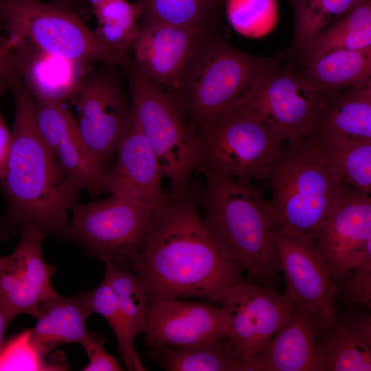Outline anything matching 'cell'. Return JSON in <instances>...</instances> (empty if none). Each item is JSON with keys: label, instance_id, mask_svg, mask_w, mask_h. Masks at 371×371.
Returning a JSON list of instances; mask_svg holds the SVG:
<instances>
[{"label": "cell", "instance_id": "1", "mask_svg": "<svg viewBox=\"0 0 371 371\" xmlns=\"http://www.w3.org/2000/svg\"><path fill=\"white\" fill-rule=\"evenodd\" d=\"M128 269L144 286L151 306L192 297L218 305L222 293L243 280L245 272L212 242L192 189L170 196Z\"/></svg>", "mask_w": 371, "mask_h": 371}, {"label": "cell", "instance_id": "2", "mask_svg": "<svg viewBox=\"0 0 371 371\" xmlns=\"http://www.w3.org/2000/svg\"><path fill=\"white\" fill-rule=\"evenodd\" d=\"M7 85L15 109L8 168L0 179L7 238L30 229L65 240L80 191L60 171L41 135L33 96L16 77Z\"/></svg>", "mask_w": 371, "mask_h": 371}, {"label": "cell", "instance_id": "3", "mask_svg": "<svg viewBox=\"0 0 371 371\" xmlns=\"http://www.w3.org/2000/svg\"><path fill=\"white\" fill-rule=\"evenodd\" d=\"M196 194L205 228L218 249L252 280L270 286L280 271L273 232L276 223L262 190L253 183L200 169Z\"/></svg>", "mask_w": 371, "mask_h": 371}, {"label": "cell", "instance_id": "4", "mask_svg": "<svg viewBox=\"0 0 371 371\" xmlns=\"http://www.w3.org/2000/svg\"><path fill=\"white\" fill-rule=\"evenodd\" d=\"M267 180L276 224L315 238L349 186L322 150L305 139L283 146Z\"/></svg>", "mask_w": 371, "mask_h": 371}, {"label": "cell", "instance_id": "5", "mask_svg": "<svg viewBox=\"0 0 371 371\" xmlns=\"http://www.w3.org/2000/svg\"><path fill=\"white\" fill-rule=\"evenodd\" d=\"M280 58L241 52L212 34L201 39L169 93L197 131L247 94Z\"/></svg>", "mask_w": 371, "mask_h": 371}, {"label": "cell", "instance_id": "6", "mask_svg": "<svg viewBox=\"0 0 371 371\" xmlns=\"http://www.w3.org/2000/svg\"><path fill=\"white\" fill-rule=\"evenodd\" d=\"M128 80L134 120L148 139L167 179L171 196L192 190L201 159L198 133L172 95L137 69L131 57L122 67Z\"/></svg>", "mask_w": 371, "mask_h": 371}, {"label": "cell", "instance_id": "7", "mask_svg": "<svg viewBox=\"0 0 371 371\" xmlns=\"http://www.w3.org/2000/svg\"><path fill=\"white\" fill-rule=\"evenodd\" d=\"M0 27L13 47L31 44L87 67L93 63L120 68L129 56L103 44L72 8L41 0H0Z\"/></svg>", "mask_w": 371, "mask_h": 371}, {"label": "cell", "instance_id": "8", "mask_svg": "<svg viewBox=\"0 0 371 371\" xmlns=\"http://www.w3.org/2000/svg\"><path fill=\"white\" fill-rule=\"evenodd\" d=\"M162 207L115 194L87 203L77 202L71 210L65 240L104 263L128 269L144 246Z\"/></svg>", "mask_w": 371, "mask_h": 371}, {"label": "cell", "instance_id": "9", "mask_svg": "<svg viewBox=\"0 0 371 371\" xmlns=\"http://www.w3.org/2000/svg\"><path fill=\"white\" fill-rule=\"evenodd\" d=\"M200 169L253 183L267 180L284 142L253 117L230 108L198 131Z\"/></svg>", "mask_w": 371, "mask_h": 371}, {"label": "cell", "instance_id": "10", "mask_svg": "<svg viewBox=\"0 0 371 371\" xmlns=\"http://www.w3.org/2000/svg\"><path fill=\"white\" fill-rule=\"evenodd\" d=\"M328 94L311 85L300 72L280 68L278 63L230 108L256 119L283 142L293 143L306 138Z\"/></svg>", "mask_w": 371, "mask_h": 371}, {"label": "cell", "instance_id": "11", "mask_svg": "<svg viewBox=\"0 0 371 371\" xmlns=\"http://www.w3.org/2000/svg\"><path fill=\"white\" fill-rule=\"evenodd\" d=\"M119 68L102 64L87 69L71 100L82 137L106 171L134 122Z\"/></svg>", "mask_w": 371, "mask_h": 371}, {"label": "cell", "instance_id": "12", "mask_svg": "<svg viewBox=\"0 0 371 371\" xmlns=\"http://www.w3.org/2000/svg\"><path fill=\"white\" fill-rule=\"evenodd\" d=\"M235 352L248 364L284 327L296 307L271 286L244 278L218 300Z\"/></svg>", "mask_w": 371, "mask_h": 371}, {"label": "cell", "instance_id": "13", "mask_svg": "<svg viewBox=\"0 0 371 371\" xmlns=\"http://www.w3.org/2000/svg\"><path fill=\"white\" fill-rule=\"evenodd\" d=\"M273 238L284 276L285 295L320 325L333 324L337 315L335 286L315 247V238L276 224Z\"/></svg>", "mask_w": 371, "mask_h": 371}, {"label": "cell", "instance_id": "14", "mask_svg": "<svg viewBox=\"0 0 371 371\" xmlns=\"http://www.w3.org/2000/svg\"><path fill=\"white\" fill-rule=\"evenodd\" d=\"M19 234L14 251L0 256V310L10 323L21 314L36 318L40 304L58 294L51 283L56 268L43 255L45 236L30 229Z\"/></svg>", "mask_w": 371, "mask_h": 371}, {"label": "cell", "instance_id": "15", "mask_svg": "<svg viewBox=\"0 0 371 371\" xmlns=\"http://www.w3.org/2000/svg\"><path fill=\"white\" fill-rule=\"evenodd\" d=\"M35 104L39 132L63 174L79 191L104 193L106 171L86 144L65 102L35 100Z\"/></svg>", "mask_w": 371, "mask_h": 371}, {"label": "cell", "instance_id": "16", "mask_svg": "<svg viewBox=\"0 0 371 371\" xmlns=\"http://www.w3.org/2000/svg\"><path fill=\"white\" fill-rule=\"evenodd\" d=\"M144 333L148 349L183 347L229 337L218 305L188 299L153 304Z\"/></svg>", "mask_w": 371, "mask_h": 371}, {"label": "cell", "instance_id": "17", "mask_svg": "<svg viewBox=\"0 0 371 371\" xmlns=\"http://www.w3.org/2000/svg\"><path fill=\"white\" fill-rule=\"evenodd\" d=\"M371 244V198L348 186L338 208L323 223L315 247L330 277Z\"/></svg>", "mask_w": 371, "mask_h": 371}, {"label": "cell", "instance_id": "18", "mask_svg": "<svg viewBox=\"0 0 371 371\" xmlns=\"http://www.w3.org/2000/svg\"><path fill=\"white\" fill-rule=\"evenodd\" d=\"M164 178L150 144L134 120L117 148L113 166L106 173L104 192L161 208L170 199L162 187Z\"/></svg>", "mask_w": 371, "mask_h": 371}, {"label": "cell", "instance_id": "19", "mask_svg": "<svg viewBox=\"0 0 371 371\" xmlns=\"http://www.w3.org/2000/svg\"><path fill=\"white\" fill-rule=\"evenodd\" d=\"M203 36L170 25L139 26L131 58L142 75L171 93Z\"/></svg>", "mask_w": 371, "mask_h": 371}, {"label": "cell", "instance_id": "20", "mask_svg": "<svg viewBox=\"0 0 371 371\" xmlns=\"http://www.w3.org/2000/svg\"><path fill=\"white\" fill-rule=\"evenodd\" d=\"M305 140L324 150L371 140V82L329 93Z\"/></svg>", "mask_w": 371, "mask_h": 371}, {"label": "cell", "instance_id": "21", "mask_svg": "<svg viewBox=\"0 0 371 371\" xmlns=\"http://www.w3.org/2000/svg\"><path fill=\"white\" fill-rule=\"evenodd\" d=\"M319 322L295 307L284 327L249 363V371H324Z\"/></svg>", "mask_w": 371, "mask_h": 371}, {"label": "cell", "instance_id": "22", "mask_svg": "<svg viewBox=\"0 0 371 371\" xmlns=\"http://www.w3.org/2000/svg\"><path fill=\"white\" fill-rule=\"evenodd\" d=\"M15 77L36 100L66 102L75 95L87 66L29 43L14 47Z\"/></svg>", "mask_w": 371, "mask_h": 371}, {"label": "cell", "instance_id": "23", "mask_svg": "<svg viewBox=\"0 0 371 371\" xmlns=\"http://www.w3.org/2000/svg\"><path fill=\"white\" fill-rule=\"evenodd\" d=\"M362 308L347 306L333 324L319 325L324 371L371 370V316Z\"/></svg>", "mask_w": 371, "mask_h": 371}, {"label": "cell", "instance_id": "24", "mask_svg": "<svg viewBox=\"0 0 371 371\" xmlns=\"http://www.w3.org/2000/svg\"><path fill=\"white\" fill-rule=\"evenodd\" d=\"M87 295V292L69 297L57 294L43 302L32 328L34 340L47 352L66 344L82 346L91 333L86 327L92 314Z\"/></svg>", "mask_w": 371, "mask_h": 371}, {"label": "cell", "instance_id": "25", "mask_svg": "<svg viewBox=\"0 0 371 371\" xmlns=\"http://www.w3.org/2000/svg\"><path fill=\"white\" fill-rule=\"evenodd\" d=\"M150 358L167 371H249L229 337L183 347L148 349Z\"/></svg>", "mask_w": 371, "mask_h": 371}, {"label": "cell", "instance_id": "26", "mask_svg": "<svg viewBox=\"0 0 371 371\" xmlns=\"http://www.w3.org/2000/svg\"><path fill=\"white\" fill-rule=\"evenodd\" d=\"M300 74L327 94L366 85L371 82V49L328 52L305 66Z\"/></svg>", "mask_w": 371, "mask_h": 371}, {"label": "cell", "instance_id": "27", "mask_svg": "<svg viewBox=\"0 0 371 371\" xmlns=\"http://www.w3.org/2000/svg\"><path fill=\"white\" fill-rule=\"evenodd\" d=\"M371 49V0H362L299 52L305 66L328 52Z\"/></svg>", "mask_w": 371, "mask_h": 371}, {"label": "cell", "instance_id": "28", "mask_svg": "<svg viewBox=\"0 0 371 371\" xmlns=\"http://www.w3.org/2000/svg\"><path fill=\"white\" fill-rule=\"evenodd\" d=\"M139 26L170 25L203 36L214 34L223 0H138Z\"/></svg>", "mask_w": 371, "mask_h": 371}, {"label": "cell", "instance_id": "29", "mask_svg": "<svg viewBox=\"0 0 371 371\" xmlns=\"http://www.w3.org/2000/svg\"><path fill=\"white\" fill-rule=\"evenodd\" d=\"M93 11L98 21L93 31L100 41L113 50L127 54L139 27L142 11L139 3L108 0Z\"/></svg>", "mask_w": 371, "mask_h": 371}, {"label": "cell", "instance_id": "30", "mask_svg": "<svg viewBox=\"0 0 371 371\" xmlns=\"http://www.w3.org/2000/svg\"><path fill=\"white\" fill-rule=\"evenodd\" d=\"M103 278L115 295L119 307L130 330L135 337L146 330L151 304L147 293L137 278L128 269H122L108 262Z\"/></svg>", "mask_w": 371, "mask_h": 371}, {"label": "cell", "instance_id": "31", "mask_svg": "<svg viewBox=\"0 0 371 371\" xmlns=\"http://www.w3.org/2000/svg\"><path fill=\"white\" fill-rule=\"evenodd\" d=\"M293 13V49L299 52L321 30L362 0H288Z\"/></svg>", "mask_w": 371, "mask_h": 371}, {"label": "cell", "instance_id": "32", "mask_svg": "<svg viewBox=\"0 0 371 371\" xmlns=\"http://www.w3.org/2000/svg\"><path fill=\"white\" fill-rule=\"evenodd\" d=\"M87 293V303L91 313L100 315L113 331L118 350L127 370H146L135 348V337L119 307L115 295L107 282L103 279L98 286Z\"/></svg>", "mask_w": 371, "mask_h": 371}, {"label": "cell", "instance_id": "33", "mask_svg": "<svg viewBox=\"0 0 371 371\" xmlns=\"http://www.w3.org/2000/svg\"><path fill=\"white\" fill-rule=\"evenodd\" d=\"M47 352L33 339L32 328L5 341L0 352V371H63L68 370L63 355L51 361Z\"/></svg>", "mask_w": 371, "mask_h": 371}, {"label": "cell", "instance_id": "34", "mask_svg": "<svg viewBox=\"0 0 371 371\" xmlns=\"http://www.w3.org/2000/svg\"><path fill=\"white\" fill-rule=\"evenodd\" d=\"M336 301L347 306H371V244L353 262L331 277Z\"/></svg>", "mask_w": 371, "mask_h": 371}, {"label": "cell", "instance_id": "35", "mask_svg": "<svg viewBox=\"0 0 371 371\" xmlns=\"http://www.w3.org/2000/svg\"><path fill=\"white\" fill-rule=\"evenodd\" d=\"M320 150L348 186L370 196L371 140L344 148Z\"/></svg>", "mask_w": 371, "mask_h": 371}, {"label": "cell", "instance_id": "36", "mask_svg": "<svg viewBox=\"0 0 371 371\" xmlns=\"http://www.w3.org/2000/svg\"><path fill=\"white\" fill-rule=\"evenodd\" d=\"M274 0H227L229 19L237 28H243L273 9Z\"/></svg>", "mask_w": 371, "mask_h": 371}, {"label": "cell", "instance_id": "37", "mask_svg": "<svg viewBox=\"0 0 371 371\" xmlns=\"http://www.w3.org/2000/svg\"><path fill=\"white\" fill-rule=\"evenodd\" d=\"M105 339L91 332L82 345L88 357L89 363L83 371H122V368L111 354L104 350Z\"/></svg>", "mask_w": 371, "mask_h": 371}, {"label": "cell", "instance_id": "38", "mask_svg": "<svg viewBox=\"0 0 371 371\" xmlns=\"http://www.w3.org/2000/svg\"><path fill=\"white\" fill-rule=\"evenodd\" d=\"M14 47L8 37L0 35V82L6 85L15 77Z\"/></svg>", "mask_w": 371, "mask_h": 371}, {"label": "cell", "instance_id": "39", "mask_svg": "<svg viewBox=\"0 0 371 371\" xmlns=\"http://www.w3.org/2000/svg\"><path fill=\"white\" fill-rule=\"evenodd\" d=\"M11 144V132L8 130L0 113V179L5 176L7 170Z\"/></svg>", "mask_w": 371, "mask_h": 371}, {"label": "cell", "instance_id": "40", "mask_svg": "<svg viewBox=\"0 0 371 371\" xmlns=\"http://www.w3.org/2000/svg\"><path fill=\"white\" fill-rule=\"evenodd\" d=\"M10 324L5 314L0 310V352L5 342V334Z\"/></svg>", "mask_w": 371, "mask_h": 371}, {"label": "cell", "instance_id": "41", "mask_svg": "<svg viewBox=\"0 0 371 371\" xmlns=\"http://www.w3.org/2000/svg\"><path fill=\"white\" fill-rule=\"evenodd\" d=\"M7 239L4 217L3 216H0V240H4Z\"/></svg>", "mask_w": 371, "mask_h": 371}, {"label": "cell", "instance_id": "42", "mask_svg": "<svg viewBox=\"0 0 371 371\" xmlns=\"http://www.w3.org/2000/svg\"><path fill=\"white\" fill-rule=\"evenodd\" d=\"M106 1L108 0H88L89 3L92 7V9L104 3Z\"/></svg>", "mask_w": 371, "mask_h": 371}, {"label": "cell", "instance_id": "43", "mask_svg": "<svg viewBox=\"0 0 371 371\" xmlns=\"http://www.w3.org/2000/svg\"><path fill=\"white\" fill-rule=\"evenodd\" d=\"M72 0H53V2L67 5L69 8Z\"/></svg>", "mask_w": 371, "mask_h": 371}]
</instances>
